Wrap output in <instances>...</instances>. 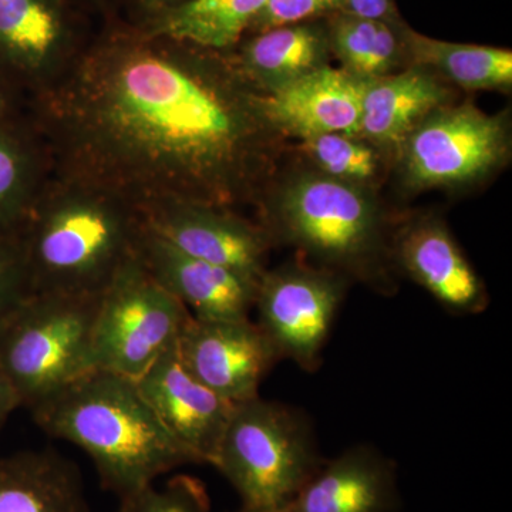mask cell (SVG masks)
<instances>
[{"label":"cell","instance_id":"obj_21","mask_svg":"<svg viewBox=\"0 0 512 512\" xmlns=\"http://www.w3.org/2000/svg\"><path fill=\"white\" fill-rule=\"evenodd\" d=\"M403 39L409 66L429 69L451 87L467 92L511 89V50L444 42L420 35L406 26Z\"/></svg>","mask_w":512,"mask_h":512},{"label":"cell","instance_id":"obj_4","mask_svg":"<svg viewBox=\"0 0 512 512\" xmlns=\"http://www.w3.org/2000/svg\"><path fill=\"white\" fill-rule=\"evenodd\" d=\"M59 181L40 187L20 231L30 293L97 295L137 254L141 218L109 191Z\"/></svg>","mask_w":512,"mask_h":512},{"label":"cell","instance_id":"obj_9","mask_svg":"<svg viewBox=\"0 0 512 512\" xmlns=\"http://www.w3.org/2000/svg\"><path fill=\"white\" fill-rule=\"evenodd\" d=\"M350 284L345 276L309 264L301 256L266 269L256 291V325L282 360L315 373L322 366L323 349Z\"/></svg>","mask_w":512,"mask_h":512},{"label":"cell","instance_id":"obj_7","mask_svg":"<svg viewBox=\"0 0 512 512\" xmlns=\"http://www.w3.org/2000/svg\"><path fill=\"white\" fill-rule=\"evenodd\" d=\"M510 114H487L470 103L431 113L404 141L393 168L403 190H464L483 184L511 157Z\"/></svg>","mask_w":512,"mask_h":512},{"label":"cell","instance_id":"obj_22","mask_svg":"<svg viewBox=\"0 0 512 512\" xmlns=\"http://www.w3.org/2000/svg\"><path fill=\"white\" fill-rule=\"evenodd\" d=\"M268 0H185L157 18L151 32L225 52L237 45Z\"/></svg>","mask_w":512,"mask_h":512},{"label":"cell","instance_id":"obj_24","mask_svg":"<svg viewBox=\"0 0 512 512\" xmlns=\"http://www.w3.org/2000/svg\"><path fill=\"white\" fill-rule=\"evenodd\" d=\"M42 185L32 130L22 119L0 127V238L19 237Z\"/></svg>","mask_w":512,"mask_h":512},{"label":"cell","instance_id":"obj_28","mask_svg":"<svg viewBox=\"0 0 512 512\" xmlns=\"http://www.w3.org/2000/svg\"><path fill=\"white\" fill-rule=\"evenodd\" d=\"M339 9L340 0H268L249 30L262 33L282 26L298 25L326 13H339Z\"/></svg>","mask_w":512,"mask_h":512},{"label":"cell","instance_id":"obj_18","mask_svg":"<svg viewBox=\"0 0 512 512\" xmlns=\"http://www.w3.org/2000/svg\"><path fill=\"white\" fill-rule=\"evenodd\" d=\"M69 42L62 0H0V69L20 86L45 84Z\"/></svg>","mask_w":512,"mask_h":512},{"label":"cell","instance_id":"obj_8","mask_svg":"<svg viewBox=\"0 0 512 512\" xmlns=\"http://www.w3.org/2000/svg\"><path fill=\"white\" fill-rule=\"evenodd\" d=\"M191 318L134 255L101 292L93 333L94 370L137 380L177 345Z\"/></svg>","mask_w":512,"mask_h":512},{"label":"cell","instance_id":"obj_2","mask_svg":"<svg viewBox=\"0 0 512 512\" xmlns=\"http://www.w3.org/2000/svg\"><path fill=\"white\" fill-rule=\"evenodd\" d=\"M258 208L274 247H292L309 264L380 295L396 293L390 251L396 220L377 191L301 167L276 175Z\"/></svg>","mask_w":512,"mask_h":512},{"label":"cell","instance_id":"obj_5","mask_svg":"<svg viewBox=\"0 0 512 512\" xmlns=\"http://www.w3.org/2000/svg\"><path fill=\"white\" fill-rule=\"evenodd\" d=\"M323 463L308 417L258 394L235 404L212 466L237 491L239 512H276Z\"/></svg>","mask_w":512,"mask_h":512},{"label":"cell","instance_id":"obj_31","mask_svg":"<svg viewBox=\"0 0 512 512\" xmlns=\"http://www.w3.org/2000/svg\"><path fill=\"white\" fill-rule=\"evenodd\" d=\"M18 407H22L19 394L16 392L8 373L0 366V430L5 426L10 414L15 412Z\"/></svg>","mask_w":512,"mask_h":512},{"label":"cell","instance_id":"obj_26","mask_svg":"<svg viewBox=\"0 0 512 512\" xmlns=\"http://www.w3.org/2000/svg\"><path fill=\"white\" fill-rule=\"evenodd\" d=\"M119 500L117 512H211L204 484L185 474L170 478L164 487L147 485Z\"/></svg>","mask_w":512,"mask_h":512},{"label":"cell","instance_id":"obj_14","mask_svg":"<svg viewBox=\"0 0 512 512\" xmlns=\"http://www.w3.org/2000/svg\"><path fill=\"white\" fill-rule=\"evenodd\" d=\"M137 255L158 284L183 303L192 318L245 319L254 309L259 281L178 251L143 221Z\"/></svg>","mask_w":512,"mask_h":512},{"label":"cell","instance_id":"obj_32","mask_svg":"<svg viewBox=\"0 0 512 512\" xmlns=\"http://www.w3.org/2000/svg\"><path fill=\"white\" fill-rule=\"evenodd\" d=\"M141 2H143L144 8L148 12L154 13V15H157V18H160L164 13L170 12L171 9L177 8L178 5L184 3L185 0H141Z\"/></svg>","mask_w":512,"mask_h":512},{"label":"cell","instance_id":"obj_27","mask_svg":"<svg viewBox=\"0 0 512 512\" xmlns=\"http://www.w3.org/2000/svg\"><path fill=\"white\" fill-rule=\"evenodd\" d=\"M29 295L28 268L20 238H0V323Z\"/></svg>","mask_w":512,"mask_h":512},{"label":"cell","instance_id":"obj_3","mask_svg":"<svg viewBox=\"0 0 512 512\" xmlns=\"http://www.w3.org/2000/svg\"><path fill=\"white\" fill-rule=\"evenodd\" d=\"M37 426L93 461L101 487L123 498L197 463L165 429L137 382L92 370L30 409Z\"/></svg>","mask_w":512,"mask_h":512},{"label":"cell","instance_id":"obj_1","mask_svg":"<svg viewBox=\"0 0 512 512\" xmlns=\"http://www.w3.org/2000/svg\"><path fill=\"white\" fill-rule=\"evenodd\" d=\"M37 124L63 177L137 212L261 204L286 138L234 57L151 32L114 33L39 89Z\"/></svg>","mask_w":512,"mask_h":512},{"label":"cell","instance_id":"obj_23","mask_svg":"<svg viewBox=\"0 0 512 512\" xmlns=\"http://www.w3.org/2000/svg\"><path fill=\"white\" fill-rule=\"evenodd\" d=\"M403 25L353 18L339 13L330 23V53L340 69L363 80H376L409 67Z\"/></svg>","mask_w":512,"mask_h":512},{"label":"cell","instance_id":"obj_12","mask_svg":"<svg viewBox=\"0 0 512 512\" xmlns=\"http://www.w3.org/2000/svg\"><path fill=\"white\" fill-rule=\"evenodd\" d=\"M150 231L178 251L261 281L274 249L264 228L224 208L163 204L138 212Z\"/></svg>","mask_w":512,"mask_h":512},{"label":"cell","instance_id":"obj_10","mask_svg":"<svg viewBox=\"0 0 512 512\" xmlns=\"http://www.w3.org/2000/svg\"><path fill=\"white\" fill-rule=\"evenodd\" d=\"M392 261L454 315H480L490 305L487 286L437 214H413L394 222Z\"/></svg>","mask_w":512,"mask_h":512},{"label":"cell","instance_id":"obj_19","mask_svg":"<svg viewBox=\"0 0 512 512\" xmlns=\"http://www.w3.org/2000/svg\"><path fill=\"white\" fill-rule=\"evenodd\" d=\"M0 512H90L79 468L52 448L0 456Z\"/></svg>","mask_w":512,"mask_h":512},{"label":"cell","instance_id":"obj_20","mask_svg":"<svg viewBox=\"0 0 512 512\" xmlns=\"http://www.w3.org/2000/svg\"><path fill=\"white\" fill-rule=\"evenodd\" d=\"M330 56L328 29L306 22L256 33L234 60L256 90L269 94L329 66Z\"/></svg>","mask_w":512,"mask_h":512},{"label":"cell","instance_id":"obj_30","mask_svg":"<svg viewBox=\"0 0 512 512\" xmlns=\"http://www.w3.org/2000/svg\"><path fill=\"white\" fill-rule=\"evenodd\" d=\"M22 90L19 83L0 69V127L22 119L19 113V96Z\"/></svg>","mask_w":512,"mask_h":512},{"label":"cell","instance_id":"obj_16","mask_svg":"<svg viewBox=\"0 0 512 512\" xmlns=\"http://www.w3.org/2000/svg\"><path fill=\"white\" fill-rule=\"evenodd\" d=\"M454 100L453 87L420 66L370 80L356 136L382 151L393 170L397 154L410 134L431 113Z\"/></svg>","mask_w":512,"mask_h":512},{"label":"cell","instance_id":"obj_15","mask_svg":"<svg viewBox=\"0 0 512 512\" xmlns=\"http://www.w3.org/2000/svg\"><path fill=\"white\" fill-rule=\"evenodd\" d=\"M369 80L326 66L265 94L266 109L286 138L357 134Z\"/></svg>","mask_w":512,"mask_h":512},{"label":"cell","instance_id":"obj_29","mask_svg":"<svg viewBox=\"0 0 512 512\" xmlns=\"http://www.w3.org/2000/svg\"><path fill=\"white\" fill-rule=\"evenodd\" d=\"M339 13L399 25L392 0H340Z\"/></svg>","mask_w":512,"mask_h":512},{"label":"cell","instance_id":"obj_13","mask_svg":"<svg viewBox=\"0 0 512 512\" xmlns=\"http://www.w3.org/2000/svg\"><path fill=\"white\" fill-rule=\"evenodd\" d=\"M136 382L174 439L197 463L212 466L235 403L192 376L178 356L177 345L158 357Z\"/></svg>","mask_w":512,"mask_h":512},{"label":"cell","instance_id":"obj_11","mask_svg":"<svg viewBox=\"0 0 512 512\" xmlns=\"http://www.w3.org/2000/svg\"><path fill=\"white\" fill-rule=\"evenodd\" d=\"M177 350L192 376L235 404L258 396L262 380L282 360L268 336L249 318H191Z\"/></svg>","mask_w":512,"mask_h":512},{"label":"cell","instance_id":"obj_17","mask_svg":"<svg viewBox=\"0 0 512 512\" xmlns=\"http://www.w3.org/2000/svg\"><path fill=\"white\" fill-rule=\"evenodd\" d=\"M396 467L377 448L357 444L326 461L301 491L276 512H394Z\"/></svg>","mask_w":512,"mask_h":512},{"label":"cell","instance_id":"obj_25","mask_svg":"<svg viewBox=\"0 0 512 512\" xmlns=\"http://www.w3.org/2000/svg\"><path fill=\"white\" fill-rule=\"evenodd\" d=\"M299 156L313 171L379 190L392 164L382 151L356 134L330 133L299 140Z\"/></svg>","mask_w":512,"mask_h":512},{"label":"cell","instance_id":"obj_6","mask_svg":"<svg viewBox=\"0 0 512 512\" xmlns=\"http://www.w3.org/2000/svg\"><path fill=\"white\" fill-rule=\"evenodd\" d=\"M101 293H30L0 323V366L22 406L94 370L93 333Z\"/></svg>","mask_w":512,"mask_h":512}]
</instances>
